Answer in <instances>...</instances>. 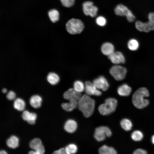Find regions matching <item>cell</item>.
Instances as JSON below:
<instances>
[{
    "label": "cell",
    "mask_w": 154,
    "mask_h": 154,
    "mask_svg": "<svg viewBox=\"0 0 154 154\" xmlns=\"http://www.w3.org/2000/svg\"><path fill=\"white\" fill-rule=\"evenodd\" d=\"M131 91V88L126 84H123L121 85L117 90L118 94L120 96H124L129 95Z\"/></svg>",
    "instance_id": "obj_18"
},
{
    "label": "cell",
    "mask_w": 154,
    "mask_h": 154,
    "mask_svg": "<svg viewBox=\"0 0 154 154\" xmlns=\"http://www.w3.org/2000/svg\"><path fill=\"white\" fill-rule=\"evenodd\" d=\"M67 31L71 34H76L81 33L84 28V25L80 20L72 18L68 20L66 24Z\"/></svg>",
    "instance_id": "obj_4"
},
{
    "label": "cell",
    "mask_w": 154,
    "mask_h": 154,
    "mask_svg": "<svg viewBox=\"0 0 154 154\" xmlns=\"http://www.w3.org/2000/svg\"><path fill=\"white\" fill-rule=\"evenodd\" d=\"M108 58L112 62L115 64L124 63L125 61V58L123 54L120 52H114Z\"/></svg>",
    "instance_id": "obj_13"
},
{
    "label": "cell",
    "mask_w": 154,
    "mask_h": 154,
    "mask_svg": "<svg viewBox=\"0 0 154 154\" xmlns=\"http://www.w3.org/2000/svg\"><path fill=\"white\" fill-rule=\"evenodd\" d=\"M35 150L36 151V154H42L45 152L44 149L42 144L40 145Z\"/></svg>",
    "instance_id": "obj_33"
},
{
    "label": "cell",
    "mask_w": 154,
    "mask_h": 154,
    "mask_svg": "<svg viewBox=\"0 0 154 154\" xmlns=\"http://www.w3.org/2000/svg\"><path fill=\"white\" fill-rule=\"evenodd\" d=\"M37 117L35 113L29 112L27 110L24 111L22 115V117L23 120L27 121L31 124L35 123Z\"/></svg>",
    "instance_id": "obj_15"
},
{
    "label": "cell",
    "mask_w": 154,
    "mask_h": 154,
    "mask_svg": "<svg viewBox=\"0 0 154 154\" xmlns=\"http://www.w3.org/2000/svg\"><path fill=\"white\" fill-rule=\"evenodd\" d=\"M82 6L83 11L85 15H89L92 17H94L96 15L98 9L94 5L92 1H85L83 3Z\"/></svg>",
    "instance_id": "obj_9"
},
{
    "label": "cell",
    "mask_w": 154,
    "mask_h": 154,
    "mask_svg": "<svg viewBox=\"0 0 154 154\" xmlns=\"http://www.w3.org/2000/svg\"><path fill=\"white\" fill-rule=\"evenodd\" d=\"M85 91L86 94L88 95L100 96L102 92L93 83L87 81L85 83Z\"/></svg>",
    "instance_id": "obj_11"
},
{
    "label": "cell",
    "mask_w": 154,
    "mask_h": 154,
    "mask_svg": "<svg viewBox=\"0 0 154 154\" xmlns=\"http://www.w3.org/2000/svg\"><path fill=\"white\" fill-rule=\"evenodd\" d=\"M110 72L115 79L119 81L123 80L125 78L127 70L124 67L120 65H116L111 68Z\"/></svg>",
    "instance_id": "obj_8"
},
{
    "label": "cell",
    "mask_w": 154,
    "mask_h": 154,
    "mask_svg": "<svg viewBox=\"0 0 154 154\" xmlns=\"http://www.w3.org/2000/svg\"><path fill=\"white\" fill-rule=\"evenodd\" d=\"M0 153L1 154H7V153L4 150H2L0 151Z\"/></svg>",
    "instance_id": "obj_38"
},
{
    "label": "cell",
    "mask_w": 154,
    "mask_h": 154,
    "mask_svg": "<svg viewBox=\"0 0 154 154\" xmlns=\"http://www.w3.org/2000/svg\"><path fill=\"white\" fill-rule=\"evenodd\" d=\"M77 124L74 120L69 119L65 122L64 128L65 130L68 133H72L75 132L77 129Z\"/></svg>",
    "instance_id": "obj_14"
},
{
    "label": "cell",
    "mask_w": 154,
    "mask_h": 154,
    "mask_svg": "<svg viewBox=\"0 0 154 154\" xmlns=\"http://www.w3.org/2000/svg\"><path fill=\"white\" fill-rule=\"evenodd\" d=\"M112 134L111 131L109 127L101 126L96 129L94 136L96 140L101 141L104 140L106 137H110Z\"/></svg>",
    "instance_id": "obj_7"
},
{
    "label": "cell",
    "mask_w": 154,
    "mask_h": 154,
    "mask_svg": "<svg viewBox=\"0 0 154 154\" xmlns=\"http://www.w3.org/2000/svg\"><path fill=\"white\" fill-rule=\"evenodd\" d=\"M62 5L67 7L72 6L74 3V0H59Z\"/></svg>",
    "instance_id": "obj_32"
},
{
    "label": "cell",
    "mask_w": 154,
    "mask_h": 154,
    "mask_svg": "<svg viewBox=\"0 0 154 154\" xmlns=\"http://www.w3.org/2000/svg\"><path fill=\"white\" fill-rule=\"evenodd\" d=\"M74 88L77 92L81 93L85 90V85L81 81H75L73 84Z\"/></svg>",
    "instance_id": "obj_26"
},
{
    "label": "cell",
    "mask_w": 154,
    "mask_h": 154,
    "mask_svg": "<svg viewBox=\"0 0 154 154\" xmlns=\"http://www.w3.org/2000/svg\"><path fill=\"white\" fill-rule=\"evenodd\" d=\"M78 107L85 117H88L93 113L95 106V101L89 95L86 94L81 96L79 100Z\"/></svg>",
    "instance_id": "obj_1"
},
{
    "label": "cell",
    "mask_w": 154,
    "mask_h": 154,
    "mask_svg": "<svg viewBox=\"0 0 154 154\" xmlns=\"http://www.w3.org/2000/svg\"><path fill=\"white\" fill-rule=\"evenodd\" d=\"M143 137V133L139 130H135L133 131L131 135V138L134 141H139L142 140Z\"/></svg>",
    "instance_id": "obj_28"
},
{
    "label": "cell",
    "mask_w": 154,
    "mask_h": 154,
    "mask_svg": "<svg viewBox=\"0 0 154 154\" xmlns=\"http://www.w3.org/2000/svg\"><path fill=\"white\" fill-rule=\"evenodd\" d=\"M16 97V94L15 93L12 91H10L7 94V97L9 100H13L15 99Z\"/></svg>",
    "instance_id": "obj_34"
},
{
    "label": "cell",
    "mask_w": 154,
    "mask_h": 154,
    "mask_svg": "<svg viewBox=\"0 0 154 154\" xmlns=\"http://www.w3.org/2000/svg\"><path fill=\"white\" fill-rule=\"evenodd\" d=\"M25 105L24 101L20 98L16 99L14 102V108L19 111H22L24 110Z\"/></svg>",
    "instance_id": "obj_24"
},
{
    "label": "cell",
    "mask_w": 154,
    "mask_h": 154,
    "mask_svg": "<svg viewBox=\"0 0 154 154\" xmlns=\"http://www.w3.org/2000/svg\"><path fill=\"white\" fill-rule=\"evenodd\" d=\"M151 141L152 143L154 144V135L152 137Z\"/></svg>",
    "instance_id": "obj_40"
},
{
    "label": "cell",
    "mask_w": 154,
    "mask_h": 154,
    "mask_svg": "<svg viewBox=\"0 0 154 154\" xmlns=\"http://www.w3.org/2000/svg\"><path fill=\"white\" fill-rule=\"evenodd\" d=\"M148 21L146 23L139 21H136L135 27L139 31L145 32H148L154 30V13H149L148 16Z\"/></svg>",
    "instance_id": "obj_5"
},
{
    "label": "cell",
    "mask_w": 154,
    "mask_h": 154,
    "mask_svg": "<svg viewBox=\"0 0 154 154\" xmlns=\"http://www.w3.org/2000/svg\"><path fill=\"white\" fill-rule=\"evenodd\" d=\"M93 83L97 88L103 91L106 90L109 86L106 79L103 76H100L95 79Z\"/></svg>",
    "instance_id": "obj_12"
},
{
    "label": "cell",
    "mask_w": 154,
    "mask_h": 154,
    "mask_svg": "<svg viewBox=\"0 0 154 154\" xmlns=\"http://www.w3.org/2000/svg\"><path fill=\"white\" fill-rule=\"evenodd\" d=\"M53 153L57 154H66L65 148H60L58 150L54 151Z\"/></svg>",
    "instance_id": "obj_36"
},
{
    "label": "cell",
    "mask_w": 154,
    "mask_h": 154,
    "mask_svg": "<svg viewBox=\"0 0 154 154\" xmlns=\"http://www.w3.org/2000/svg\"><path fill=\"white\" fill-rule=\"evenodd\" d=\"M59 13L56 9L53 8L49 10L47 13L48 17L53 23H55L59 19Z\"/></svg>",
    "instance_id": "obj_17"
},
{
    "label": "cell",
    "mask_w": 154,
    "mask_h": 154,
    "mask_svg": "<svg viewBox=\"0 0 154 154\" xmlns=\"http://www.w3.org/2000/svg\"><path fill=\"white\" fill-rule=\"evenodd\" d=\"M66 154H72L76 153L77 151L76 145L74 144H70L67 145L65 148Z\"/></svg>",
    "instance_id": "obj_29"
},
{
    "label": "cell",
    "mask_w": 154,
    "mask_h": 154,
    "mask_svg": "<svg viewBox=\"0 0 154 154\" xmlns=\"http://www.w3.org/2000/svg\"><path fill=\"white\" fill-rule=\"evenodd\" d=\"M2 91L3 93H6L7 92V90L6 88H4L3 89Z\"/></svg>",
    "instance_id": "obj_39"
},
{
    "label": "cell",
    "mask_w": 154,
    "mask_h": 154,
    "mask_svg": "<svg viewBox=\"0 0 154 154\" xmlns=\"http://www.w3.org/2000/svg\"><path fill=\"white\" fill-rule=\"evenodd\" d=\"M114 12L117 15L126 16L127 20L129 22H133L135 19V16L131 11L122 4L117 5L115 8Z\"/></svg>",
    "instance_id": "obj_6"
},
{
    "label": "cell",
    "mask_w": 154,
    "mask_h": 154,
    "mask_svg": "<svg viewBox=\"0 0 154 154\" xmlns=\"http://www.w3.org/2000/svg\"><path fill=\"white\" fill-rule=\"evenodd\" d=\"M120 125L122 128L126 131L131 130L132 127L131 122L126 118L123 119L121 121Z\"/></svg>",
    "instance_id": "obj_25"
},
{
    "label": "cell",
    "mask_w": 154,
    "mask_h": 154,
    "mask_svg": "<svg viewBox=\"0 0 154 154\" xmlns=\"http://www.w3.org/2000/svg\"><path fill=\"white\" fill-rule=\"evenodd\" d=\"M99 153L100 154H116V151L112 147L104 145L99 149Z\"/></svg>",
    "instance_id": "obj_21"
},
{
    "label": "cell",
    "mask_w": 154,
    "mask_h": 154,
    "mask_svg": "<svg viewBox=\"0 0 154 154\" xmlns=\"http://www.w3.org/2000/svg\"><path fill=\"white\" fill-rule=\"evenodd\" d=\"M117 104V100L114 98H108L104 103L98 107L100 113L103 115H108L113 112L116 110Z\"/></svg>",
    "instance_id": "obj_3"
},
{
    "label": "cell",
    "mask_w": 154,
    "mask_h": 154,
    "mask_svg": "<svg viewBox=\"0 0 154 154\" xmlns=\"http://www.w3.org/2000/svg\"><path fill=\"white\" fill-rule=\"evenodd\" d=\"M133 153L134 154H146L147 153V152L143 149H138L134 151Z\"/></svg>",
    "instance_id": "obj_35"
},
{
    "label": "cell",
    "mask_w": 154,
    "mask_h": 154,
    "mask_svg": "<svg viewBox=\"0 0 154 154\" xmlns=\"http://www.w3.org/2000/svg\"><path fill=\"white\" fill-rule=\"evenodd\" d=\"M148 90L145 88H140L133 94L132 102L134 106L139 109H142L147 106L149 103V100L145 98L149 96Z\"/></svg>",
    "instance_id": "obj_2"
},
{
    "label": "cell",
    "mask_w": 154,
    "mask_h": 154,
    "mask_svg": "<svg viewBox=\"0 0 154 154\" xmlns=\"http://www.w3.org/2000/svg\"><path fill=\"white\" fill-rule=\"evenodd\" d=\"M82 96L80 93L76 91L74 88H70L64 94L63 97L69 101L78 102Z\"/></svg>",
    "instance_id": "obj_10"
},
{
    "label": "cell",
    "mask_w": 154,
    "mask_h": 154,
    "mask_svg": "<svg viewBox=\"0 0 154 154\" xmlns=\"http://www.w3.org/2000/svg\"><path fill=\"white\" fill-rule=\"evenodd\" d=\"M128 48L131 50L134 51L137 49L139 46V43L138 41L135 39H132L130 40L127 44Z\"/></svg>",
    "instance_id": "obj_27"
},
{
    "label": "cell",
    "mask_w": 154,
    "mask_h": 154,
    "mask_svg": "<svg viewBox=\"0 0 154 154\" xmlns=\"http://www.w3.org/2000/svg\"><path fill=\"white\" fill-rule=\"evenodd\" d=\"M19 141V139L17 136L12 135L7 139L6 143L9 147L14 149L18 146Z\"/></svg>",
    "instance_id": "obj_20"
},
{
    "label": "cell",
    "mask_w": 154,
    "mask_h": 154,
    "mask_svg": "<svg viewBox=\"0 0 154 154\" xmlns=\"http://www.w3.org/2000/svg\"><path fill=\"white\" fill-rule=\"evenodd\" d=\"M47 80L50 84L55 85L59 82L60 78L59 76L56 73L54 72H50L47 76Z\"/></svg>",
    "instance_id": "obj_22"
},
{
    "label": "cell",
    "mask_w": 154,
    "mask_h": 154,
    "mask_svg": "<svg viewBox=\"0 0 154 154\" xmlns=\"http://www.w3.org/2000/svg\"><path fill=\"white\" fill-rule=\"evenodd\" d=\"M101 50L103 54L109 56L114 52V47L112 43L106 42L102 45Z\"/></svg>",
    "instance_id": "obj_16"
},
{
    "label": "cell",
    "mask_w": 154,
    "mask_h": 154,
    "mask_svg": "<svg viewBox=\"0 0 154 154\" xmlns=\"http://www.w3.org/2000/svg\"><path fill=\"white\" fill-rule=\"evenodd\" d=\"M96 22L98 25L100 26H104L106 24V20L104 17L100 16L96 19Z\"/></svg>",
    "instance_id": "obj_31"
},
{
    "label": "cell",
    "mask_w": 154,
    "mask_h": 154,
    "mask_svg": "<svg viewBox=\"0 0 154 154\" xmlns=\"http://www.w3.org/2000/svg\"><path fill=\"white\" fill-rule=\"evenodd\" d=\"M29 153L30 154H36V151H31L29 152Z\"/></svg>",
    "instance_id": "obj_37"
},
{
    "label": "cell",
    "mask_w": 154,
    "mask_h": 154,
    "mask_svg": "<svg viewBox=\"0 0 154 154\" xmlns=\"http://www.w3.org/2000/svg\"><path fill=\"white\" fill-rule=\"evenodd\" d=\"M42 143L40 139L38 138H35L32 139L30 143V146L32 149L35 150Z\"/></svg>",
    "instance_id": "obj_30"
},
{
    "label": "cell",
    "mask_w": 154,
    "mask_h": 154,
    "mask_svg": "<svg viewBox=\"0 0 154 154\" xmlns=\"http://www.w3.org/2000/svg\"><path fill=\"white\" fill-rule=\"evenodd\" d=\"M78 102L69 101L68 103H64L62 104V107L65 111L70 112L75 108L78 106Z\"/></svg>",
    "instance_id": "obj_23"
},
{
    "label": "cell",
    "mask_w": 154,
    "mask_h": 154,
    "mask_svg": "<svg viewBox=\"0 0 154 154\" xmlns=\"http://www.w3.org/2000/svg\"><path fill=\"white\" fill-rule=\"evenodd\" d=\"M42 98L39 95H35L33 96L30 100V103L33 108H37L41 105Z\"/></svg>",
    "instance_id": "obj_19"
}]
</instances>
